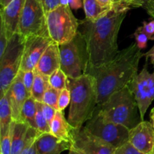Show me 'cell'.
Wrapping results in <instances>:
<instances>
[{
	"label": "cell",
	"mask_w": 154,
	"mask_h": 154,
	"mask_svg": "<svg viewBox=\"0 0 154 154\" xmlns=\"http://www.w3.org/2000/svg\"><path fill=\"white\" fill-rule=\"evenodd\" d=\"M130 8L129 6L114 5L96 20L79 21L78 31L85 42L87 54V67L102 66L118 54V33Z\"/></svg>",
	"instance_id": "obj_1"
},
{
	"label": "cell",
	"mask_w": 154,
	"mask_h": 154,
	"mask_svg": "<svg viewBox=\"0 0 154 154\" xmlns=\"http://www.w3.org/2000/svg\"><path fill=\"white\" fill-rule=\"evenodd\" d=\"M136 42L119 51L111 61L99 66L87 67L85 73L96 79L98 105L105 102L115 92L129 86L138 74V66L144 54Z\"/></svg>",
	"instance_id": "obj_2"
},
{
	"label": "cell",
	"mask_w": 154,
	"mask_h": 154,
	"mask_svg": "<svg viewBox=\"0 0 154 154\" xmlns=\"http://www.w3.org/2000/svg\"><path fill=\"white\" fill-rule=\"evenodd\" d=\"M71 93L68 121L73 128L84 126L94 114L98 106L96 79L90 74H84L75 79L69 78Z\"/></svg>",
	"instance_id": "obj_3"
},
{
	"label": "cell",
	"mask_w": 154,
	"mask_h": 154,
	"mask_svg": "<svg viewBox=\"0 0 154 154\" xmlns=\"http://www.w3.org/2000/svg\"><path fill=\"white\" fill-rule=\"evenodd\" d=\"M96 110L105 120L123 125L129 129L141 121L136 99L129 86L115 92L98 105Z\"/></svg>",
	"instance_id": "obj_4"
},
{
	"label": "cell",
	"mask_w": 154,
	"mask_h": 154,
	"mask_svg": "<svg viewBox=\"0 0 154 154\" xmlns=\"http://www.w3.org/2000/svg\"><path fill=\"white\" fill-rule=\"evenodd\" d=\"M48 33L58 45L73 40L78 32L79 21L75 18L69 5H60L46 14Z\"/></svg>",
	"instance_id": "obj_5"
},
{
	"label": "cell",
	"mask_w": 154,
	"mask_h": 154,
	"mask_svg": "<svg viewBox=\"0 0 154 154\" xmlns=\"http://www.w3.org/2000/svg\"><path fill=\"white\" fill-rule=\"evenodd\" d=\"M25 38L17 32L11 37L0 57V96H3L20 70Z\"/></svg>",
	"instance_id": "obj_6"
},
{
	"label": "cell",
	"mask_w": 154,
	"mask_h": 154,
	"mask_svg": "<svg viewBox=\"0 0 154 154\" xmlns=\"http://www.w3.org/2000/svg\"><path fill=\"white\" fill-rule=\"evenodd\" d=\"M60 69L70 79H75L84 74L87 64L85 42L78 31L75 38L68 43L59 45Z\"/></svg>",
	"instance_id": "obj_7"
},
{
	"label": "cell",
	"mask_w": 154,
	"mask_h": 154,
	"mask_svg": "<svg viewBox=\"0 0 154 154\" xmlns=\"http://www.w3.org/2000/svg\"><path fill=\"white\" fill-rule=\"evenodd\" d=\"M84 126L92 134L115 149L129 141V129L123 125L105 120L96 109Z\"/></svg>",
	"instance_id": "obj_8"
},
{
	"label": "cell",
	"mask_w": 154,
	"mask_h": 154,
	"mask_svg": "<svg viewBox=\"0 0 154 154\" xmlns=\"http://www.w3.org/2000/svg\"><path fill=\"white\" fill-rule=\"evenodd\" d=\"M18 32L26 38L30 35H49L46 13L41 0H26L20 15Z\"/></svg>",
	"instance_id": "obj_9"
},
{
	"label": "cell",
	"mask_w": 154,
	"mask_h": 154,
	"mask_svg": "<svg viewBox=\"0 0 154 154\" xmlns=\"http://www.w3.org/2000/svg\"><path fill=\"white\" fill-rule=\"evenodd\" d=\"M138 104L141 120H144V115L154 100V72L150 73L146 62L141 72L137 74L129 84Z\"/></svg>",
	"instance_id": "obj_10"
},
{
	"label": "cell",
	"mask_w": 154,
	"mask_h": 154,
	"mask_svg": "<svg viewBox=\"0 0 154 154\" xmlns=\"http://www.w3.org/2000/svg\"><path fill=\"white\" fill-rule=\"evenodd\" d=\"M72 146L84 154H114L116 149L82 126L72 128Z\"/></svg>",
	"instance_id": "obj_11"
},
{
	"label": "cell",
	"mask_w": 154,
	"mask_h": 154,
	"mask_svg": "<svg viewBox=\"0 0 154 154\" xmlns=\"http://www.w3.org/2000/svg\"><path fill=\"white\" fill-rule=\"evenodd\" d=\"M53 42L48 35H30L25 38L20 71L34 70L42 56Z\"/></svg>",
	"instance_id": "obj_12"
},
{
	"label": "cell",
	"mask_w": 154,
	"mask_h": 154,
	"mask_svg": "<svg viewBox=\"0 0 154 154\" xmlns=\"http://www.w3.org/2000/svg\"><path fill=\"white\" fill-rule=\"evenodd\" d=\"M129 142L145 154H154V127L153 123L142 120L129 129Z\"/></svg>",
	"instance_id": "obj_13"
},
{
	"label": "cell",
	"mask_w": 154,
	"mask_h": 154,
	"mask_svg": "<svg viewBox=\"0 0 154 154\" xmlns=\"http://www.w3.org/2000/svg\"><path fill=\"white\" fill-rule=\"evenodd\" d=\"M7 93L10 101L13 120L20 121V114L23 106L26 99L31 96L23 82L22 72L20 70L13 81Z\"/></svg>",
	"instance_id": "obj_14"
},
{
	"label": "cell",
	"mask_w": 154,
	"mask_h": 154,
	"mask_svg": "<svg viewBox=\"0 0 154 154\" xmlns=\"http://www.w3.org/2000/svg\"><path fill=\"white\" fill-rule=\"evenodd\" d=\"M26 0H11L8 5L1 8L0 17L9 38L18 32L20 19Z\"/></svg>",
	"instance_id": "obj_15"
},
{
	"label": "cell",
	"mask_w": 154,
	"mask_h": 154,
	"mask_svg": "<svg viewBox=\"0 0 154 154\" xmlns=\"http://www.w3.org/2000/svg\"><path fill=\"white\" fill-rule=\"evenodd\" d=\"M38 154H61L72 147L71 141L60 139L48 133L39 134L35 140Z\"/></svg>",
	"instance_id": "obj_16"
},
{
	"label": "cell",
	"mask_w": 154,
	"mask_h": 154,
	"mask_svg": "<svg viewBox=\"0 0 154 154\" xmlns=\"http://www.w3.org/2000/svg\"><path fill=\"white\" fill-rule=\"evenodd\" d=\"M60 47L53 42L39 60L35 70L44 75L50 77L55 71L60 69Z\"/></svg>",
	"instance_id": "obj_17"
},
{
	"label": "cell",
	"mask_w": 154,
	"mask_h": 154,
	"mask_svg": "<svg viewBox=\"0 0 154 154\" xmlns=\"http://www.w3.org/2000/svg\"><path fill=\"white\" fill-rule=\"evenodd\" d=\"M51 133L60 139L72 142V126L66 120L64 112L57 110L56 115L50 123Z\"/></svg>",
	"instance_id": "obj_18"
},
{
	"label": "cell",
	"mask_w": 154,
	"mask_h": 154,
	"mask_svg": "<svg viewBox=\"0 0 154 154\" xmlns=\"http://www.w3.org/2000/svg\"><path fill=\"white\" fill-rule=\"evenodd\" d=\"M30 126L22 121H13L12 123L11 153L20 154L26 145L27 132Z\"/></svg>",
	"instance_id": "obj_19"
},
{
	"label": "cell",
	"mask_w": 154,
	"mask_h": 154,
	"mask_svg": "<svg viewBox=\"0 0 154 154\" xmlns=\"http://www.w3.org/2000/svg\"><path fill=\"white\" fill-rule=\"evenodd\" d=\"M13 121L8 94L6 93L0 99V137L10 130Z\"/></svg>",
	"instance_id": "obj_20"
},
{
	"label": "cell",
	"mask_w": 154,
	"mask_h": 154,
	"mask_svg": "<svg viewBox=\"0 0 154 154\" xmlns=\"http://www.w3.org/2000/svg\"><path fill=\"white\" fill-rule=\"evenodd\" d=\"M35 70V69H34ZM50 86L49 77L44 75L35 70V78L32 88L31 91V96L36 102H42V99L45 92Z\"/></svg>",
	"instance_id": "obj_21"
},
{
	"label": "cell",
	"mask_w": 154,
	"mask_h": 154,
	"mask_svg": "<svg viewBox=\"0 0 154 154\" xmlns=\"http://www.w3.org/2000/svg\"><path fill=\"white\" fill-rule=\"evenodd\" d=\"M36 111H37V102L32 96H29L23 106L20 114V121L27 123L30 127L36 129Z\"/></svg>",
	"instance_id": "obj_22"
},
{
	"label": "cell",
	"mask_w": 154,
	"mask_h": 154,
	"mask_svg": "<svg viewBox=\"0 0 154 154\" xmlns=\"http://www.w3.org/2000/svg\"><path fill=\"white\" fill-rule=\"evenodd\" d=\"M83 6L85 12L86 19L94 21L102 17L110 9L102 7L97 0H84Z\"/></svg>",
	"instance_id": "obj_23"
},
{
	"label": "cell",
	"mask_w": 154,
	"mask_h": 154,
	"mask_svg": "<svg viewBox=\"0 0 154 154\" xmlns=\"http://www.w3.org/2000/svg\"><path fill=\"white\" fill-rule=\"evenodd\" d=\"M69 78L61 69H57L49 77L50 85L61 92L69 87Z\"/></svg>",
	"instance_id": "obj_24"
},
{
	"label": "cell",
	"mask_w": 154,
	"mask_h": 154,
	"mask_svg": "<svg viewBox=\"0 0 154 154\" xmlns=\"http://www.w3.org/2000/svg\"><path fill=\"white\" fill-rule=\"evenodd\" d=\"M37 129L32 127H29L27 132V139L26 145L20 154H38L35 145V140L39 135Z\"/></svg>",
	"instance_id": "obj_25"
},
{
	"label": "cell",
	"mask_w": 154,
	"mask_h": 154,
	"mask_svg": "<svg viewBox=\"0 0 154 154\" xmlns=\"http://www.w3.org/2000/svg\"><path fill=\"white\" fill-rule=\"evenodd\" d=\"M36 129L39 133H48L51 132V128L48 120L45 118L42 110V102H37V111L35 115Z\"/></svg>",
	"instance_id": "obj_26"
},
{
	"label": "cell",
	"mask_w": 154,
	"mask_h": 154,
	"mask_svg": "<svg viewBox=\"0 0 154 154\" xmlns=\"http://www.w3.org/2000/svg\"><path fill=\"white\" fill-rule=\"evenodd\" d=\"M60 93V91L56 90L50 85L46 90V91L45 92L43 99H42V102L58 110L57 109V105H58V99Z\"/></svg>",
	"instance_id": "obj_27"
},
{
	"label": "cell",
	"mask_w": 154,
	"mask_h": 154,
	"mask_svg": "<svg viewBox=\"0 0 154 154\" xmlns=\"http://www.w3.org/2000/svg\"><path fill=\"white\" fill-rule=\"evenodd\" d=\"M13 123V122H12ZM11 138H12V124L11 129L7 133L0 137V153H11Z\"/></svg>",
	"instance_id": "obj_28"
},
{
	"label": "cell",
	"mask_w": 154,
	"mask_h": 154,
	"mask_svg": "<svg viewBox=\"0 0 154 154\" xmlns=\"http://www.w3.org/2000/svg\"><path fill=\"white\" fill-rule=\"evenodd\" d=\"M71 102V93L69 87L62 90L60 93L58 99V105L57 109L59 111H63Z\"/></svg>",
	"instance_id": "obj_29"
},
{
	"label": "cell",
	"mask_w": 154,
	"mask_h": 154,
	"mask_svg": "<svg viewBox=\"0 0 154 154\" xmlns=\"http://www.w3.org/2000/svg\"><path fill=\"white\" fill-rule=\"evenodd\" d=\"M134 37L135 38V42L139 49L142 50L146 48L147 45V42L150 40L148 36L147 35L145 32L141 29V26L138 27L136 31L134 32Z\"/></svg>",
	"instance_id": "obj_30"
},
{
	"label": "cell",
	"mask_w": 154,
	"mask_h": 154,
	"mask_svg": "<svg viewBox=\"0 0 154 154\" xmlns=\"http://www.w3.org/2000/svg\"><path fill=\"white\" fill-rule=\"evenodd\" d=\"M45 13H48L60 5H69L68 0H41Z\"/></svg>",
	"instance_id": "obj_31"
},
{
	"label": "cell",
	"mask_w": 154,
	"mask_h": 154,
	"mask_svg": "<svg viewBox=\"0 0 154 154\" xmlns=\"http://www.w3.org/2000/svg\"><path fill=\"white\" fill-rule=\"evenodd\" d=\"M21 72H22V79L24 86L26 88L29 93L31 95L32 88L35 78V70L25 71V72L21 71Z\"/></svg>",
	"instance_id": "obj_32"
},
{
	"label": "cell",
	"mask_w": 154,
	"mask_h": 154,
	"mask_svg": "<svg viewBox=\"0 0 154 154\" xmlns=\"http://www.w3.org/2000/svg\"><path fill=\"white\" fill-rule=\"evenodd\" d=\"M114 154H145L142 152L137 150L135 147L132 145L128 141L126 144H123L122 146L117 148L114 152Z\"/></svg>",
	"instance_id": "obj_33"
},
{
	"label": "cell",
	"mask_w": 154,
	"mask_h": 154,
	"mask_svg": "<svg viewBox=\"0 0 154 154\" xmlns=\"http://www.w3.org/2000/svg\"><path fill=\"white\" fill-rule=\"evenodd\" d=\"M10 38L8 36L4 26L0 23V57L3 55Z\"/></svg>",
	"instance_id": "obj_34"
},
{
	"label": "cell",
	"mask_w": 154,
	"mask_h": 154,
	"mask_svg": "<svg viewBox=\"0 0 154 154\" xmlns=\"http://www.w3.org/2000/svg\"><path fill=\"white\" fill-rule=\"evenodd\" d=\"M42 110L45 118L48 120V123L50 125V123H51L53 119L55 117L57 110L56 108H53V107L50 106V105H47V104L43 103V102H42Z\"/></svg>",
	"instance_id": "obj_35"
},
{
	"label": "cell",
	"mask_w": 154,
	"mask_h": 154,
	"mask_svg": "<svg viewBox=\"0 0 154 154\" xmlns=\"http://www.w3.org/2000/svg\"><path fill=\"white\" fill-rule=\"evenodd\" d=\"M141 29L147 34L150 40L154 39V19L150 22H144L141 26Z\"/></svg>",
	"instance_id": "obj_36"
},
{
	"label": "cell",
	"mask_w": 154,
	"mask_h": 154,
	"mask_svg": "<svg viewBox=\"0 0 154 154\" xmlns=\"http://www.w3.org/2000/svg\"><path fill=\"white\" fill-rule=\"evenodd\" d=\"M143 8L145 9L148 14L154 19V0H147Z\"/></svg>",
	"instance_id": "obj_37"
},
{
	"label": "cell",
	"mask_w": 154,
	"mask_h": 154,
	"mask_svg": "<svg viewBox=\"0 0 154 154\" xmlns=\"http://www.w3.org/2000/svg\"><path fill=\"white\" fill-rule=\"evenodd\" d=\"M69 5L73 10H78L81 8L83 5V2L81 0H68Z\"/></svg>",
	"instance_id": "obj_38"
},
{
	"label": "cell",
	"mask_w": 154,
	"mask_h": 154,
	"mask_svg": "<svg viewBox=\"0 0 154 154\" xmlns=\"http://www.w3.org/2000/svg\"><path fill=\"white\" fill-rule=\"evenodd\" d=\"M99 4L105 8L111 9L114 7V0H97Z\"/></svg>",
	"instance_id": "obj_39"
},
{
	"label": "cell",
	"mask_w": 154,
	"mask_h": 154,
	"mask_svg": "<svg viewBox=\"0 0 154 154\" xmlns=\"http://www.w3.org/2000/svg\"><path fill=\"white\" fill-rule=\"evenodd\" d=\"M114 5H125L132 7V0H114Z\"/></svg>",
	"instance_id": "obj_40"
},
{
	"label": "cell",
	"mask_w": 154,
	"mask_h": 154,
	"mask_svg": "<svg viewBox=\"0 0 154 154\" xmlns=\"http://www.w3.org/2000/svg\"><path fill=\"white\" fill-rule=\"evenodd\" d=\"M144 57H146V60H148L149 58L150 59V62H151V64L153 65L154 67V45L153 48L147 52L146 54H144Z\"/></svg>",
	"instance_id": "obj_41"
},
{
	"label": "cell",
	"mask_w": 154,
	"mask_h": 154,
	"mask_svg": "<svg viewBox=\"0 0 154 154\" xmlns=\"http://www.w3.org/2000/svg\"><path fill=\"white\" fill-rule=\"evenodd\" d=\"M147 0H132V8L143 7Z\"/></svg>",
	"instance_id": "obj_42"
},
{
	"label": "cell",
	"mask_w": 154,
	"mask_h": 154,
	"mask_svg": "<svg viewBox=\"0 0 154 154\" xmlns=\"http://www.w3.org/2000/svg\"><path fill=\"white\" fill-rule=\"evenodd\" d=\"M69 154H84V153H82L81 151H80V150H78V149L75 148V147H73L72 146L71 147V148L69 149Z\"/></svg>",
	"instance_id": "obj_43"
},
{
	"label": "cell",
	"mask_w": 154,
	"mask_h": 154,
	"mask_svg": "<svg viewBox=\"0 0 154 154\" xmlns=\"http://www.w3.org/2000/svg\"><path fill=\"white\" fill-rule=\"evenodd\" d=\"M11 1V0H0V4H1V8H2L5 7L6 5H8V3L10 2Z\"/></svg>",
	"instance_id": "obj_44"
},
{
	"label": "cell",
	"mask_w": 154,
	"mask_h": 154,
	"mask_svg": "<svg viewBox=\"0 0 154 154\" xmlns=\"http://www.w3.org/2000/svg\"><path fill=\"white\" fill-rule=\"evenodd\" d=\"M150 119H151L152 123H153L154 127V108L151 110V112H150Z\"/></svg>",
	"instance_id": "obj_45"
}]
</instances>
